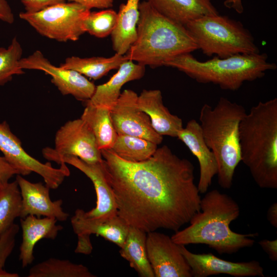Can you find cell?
I'll return each mask as SVG.
<instances>
[{
	"instance_id": "obj_1",
	"label": "cell",
	"mask_w": 277,
	"mask_h": 277,
	"mask_svg": "<svg viewBox=\"0 0 277 277\" xmlns=\"http://www.w3.org/2000/svg\"><path fill=\"white\" fill-rule=\"evenodd\" d=\"M101 152L117 215L129 226L147 233L160 228L175 232L200 211L194 166L167 145L139 162L124 160L111 149Z\"/></svg>"
},
{
	"instance_id": "obj_2",
	"label": "cell",
	"mask_w": 277,
	"mask_h": 277,
	"mask_svg": "<svg viewBox=\"0 0 277 277\" xmlns=\"http://www.w3.org/2000/svg\"><path fill=\"white\" fill-rule=\"evenodd\" d=\"M239 205L230 196L217 189L206 192L200 201V211L195 213L190 225L171 236L177 245L205 244L221 254H231L252 247L258 233L241 234L230 225L238 218Z\"/></svg>"
},
{
	"instance_id": "obj_3",
	"label": "cell",
	"mask_w": 277,
	"mask_h": 277,
	"mask_svg": "<svg viewBox=\"0 0 277 277\" xmlns=\"http://www.w3.org/2000/svg\"><path fill=\"white\" fill-rule=\"evenodd\" d=\"M241 161L261 188H277V98L260 102L239 126Z\"/></svg>"
},
{
	"instance_id": "obj_4",
	"label": "cell",
	"mask_w": 277,
	"mask_h": 277,
	"mask_svg": "<svg viewBox=\"0 0 277 277\" xmlns=\"http://www.w3.org/2000/svg\"><path fill=\"white\" fill-rule=\"evenodd\" d=\"M137 37L125 54L127 60L152 68L197 46L185 26L162 15L146 1L140 3Z\"/></svg>"
},
{
	"instance_id": "obj_5",
	"label": "cell",
	"mask_w": 277,
	"mask_h": 277,
	"mask_svg": "<svg viewBox=\"0 0 277 277\" xmlns=\"http://www.w3.org/2000/svg\"><path fill=\"white\" fill-rule=\"evenodd\" d=\"M246 114L242 105L225 97H221L213 108L205 104L200 110L199 123L204 140L215 157L218 183L224 189L232 186L241 161L239 126Z\"/></svg>"
},
{
	"instance_id": "obj_6",
	"label": "cell",
	"mask_w": 277,
	"mask_h": 277,
	"mask_svg": "<svg viewBox=\"0 0 277 277\" xmlns=\"http://www.w3.org/2000/svg\"><path fill=\"white\" fill-rule=\"evenodd\" d=\"M267 59L266 53H259L214 56L201 62L188 53L174 57L164 66L176 68L199 83H212L222 89L235 91L244 82L260 78L267 71L276 69V64Z\"/></svg>"
},
{
	"instance_id": "obj_7",
	"label": "cell",
	"mask_w": 277,
	"mask_h": 277,
	"mask_svg": "<svg viewBox=\"0 0 277 277\" xmlns=\"http://www.w3.org/2000/svg\"><path fill=\"white\" fill-rule=\"evenodd\" d=\"M198 49L206 55L225 58L260 53L250 31L239 21L219 14L204 16L185 25Z\"/></svg>"
},
{
	"instance_id": "obj_8",
	"label": "cell",
	"mask_w": 277,
	"mask_h": 277,
	"mask_svg": "<svg viewBox=\"0 0 277 277\" xmlns=\"http://www.w3.org/2000/svg\"><path fill=\"white\" fill-rule=\"evenodd\" d=\"M90 10L75 2H63L19 17L41 35L58 42L76 41L85 32L83 22Z\"/></svg>"
},
{
	"instance_id": "obj_9",
	"label": "cell",
	"mask_w": 277,
	"mask_h": 277,
	"mask_svg": "<svg viewBox=\"0 0 277 277\" xmlns=\"http://www.w3.org/2000/svg\"><path fill=\"white\" fill-rule=\"evenodd\" d=\"M42 153L46 160L60 165L62 159L67 156L77 157L88 163L103 161L93 132L81 117L61 126L55 133L54 147H45Z\"/></svg>"
},
{
	"instance_id": "obj_10",
	"label": "cell",
	"mask_w": 277,
	"mask_h": 277,
	"mask_svg": "<svg viewBox=\"0 0 277 277\" xmlns=\"http://www.w3.org/2000/svg\"><path fill=\"white\" fill-rule=\"evenodd\" d=\"M0 151L18 174L25 176L35 172L42 176L50 189H57L70 175L66 163L61 164L59 168H54L50 163H43L27 153L6 121L0 123Z\"/></svg>"
},
{
	"instance_id": "obj_11",
	"label": "cell",
	"mask_w": 277,
	"mask_h": 277,
	"mask_svg": "<svg viewBox=\"0 0 277 277\" xmlns=\"http://www.w3.org/2000/svg\"><path fill=\"white\" fill-rule=\"evenodd\" d=\"M137 97L136 93L130 89L121 93L110 109L113 127L117 134L141 137L159 145L163 137L154 130L149 116L138 108Z\"/></svg>"
},
{
	"instance_id": "obj_12",
	"label": "cell",
	"mask_w": 277,
	"mask_h": 277,
	"mask_svg": "<svg viewBox=\"0 0 277 277\" xmlns=\"http://www.w3.org/2000/svg\"><path fill=\"white\" fill-rule=\"evenodd\" d=\"M19 65L23 70H41L50 75L51 82L63 95H71L77 100L86 102L95 91L96 86L85 76L72 70L55 66L39 50L22 58Z\"/></svg>"
},
{
	"instance_id": "obj_13",
	"label": "cell",
	"mask_w": 277,
	"mask_h": 277,
	"mask_svg": "<svg viewBox=\"0 0 277 277\" xmlns=\"http://www.w3.org/2000/svg\"><path fill=\"white\" fill-rule=\"evenodd\" d=\"M73 230L78 236L76 253L90 254L92 250L90 241L91 234L100 235L121 248L126 239L129 225L119 215L107 219L86 217L84 210L77 209L71 218Z\"/></svg>"
},
{
	"instance_id": "obj_14",
	"label": "cell",
	"mask_w": 277,
	"mask_h": 277,
	"mask_svg": "<svg viewBox=\"0 0 277 277\" xmlns=\"http://www.w3.org/2000/svg\"><path fill=\"white\" fill-rule=\"evenodd\" d=\"M147 256L155 277H191V268L171 237L155 231L147 233Z\"/></svg>"
},
{
	"instance_id": "obj_15",
	"label": "cell",
	"mask_w": 277,
	"mask_h": 277,
	"mask_svg": "<svg viewBox=\"0 0 277 277\" xmlns=\"http://www.w3.org/2000/svg\"><path fill=\"white\" fill-rule=\"evenodd\" d=\"M179 246L191 268L192 276L207 277L219 274L235 277L264 276V269L257 261L233 262L219 258L211 253H192L185 245Z\"/></svg>"
},
{
	"instance_id": "obj_16",
	"label": "cell",
	"mask_w": 277,
	"mask_h": 277,
	"mask_svg": "<svg viewBox=\"0 0 277 277\" xmlns=\"http://www.w3.org/2000/svg\"><path fill=\"white\" fill-rule=\"evenodd\" d=\"M102 162L88 163L73 156H65L61 161V164H68L80 170L93 184L96 194V204L91 210L84 211L85 215L89 218L102 219L117 215L115 195L106 178Z\"/></svg>"
},
{
	"instance_id": "obj_17",
	"label": "cell",
	"mask_w": 277,
	"mask_h": 277,
	"mask_svg": "<svg viewBox=\"0 0 277 277\" xmlns=\"http://www.w3.org/2000/svg\"><path fill=\"white\" fill-rule=\"evenodd\" d=\"M18 184L22 197L21 218L31 215L38 217L54 218L57 221H66L69 217L64 211L63 201H52L49 195L50 188L42 183H32L20 174L15 180Z\"/></svg>"
},
{
	"instance_id": "obj_18",
	"label": "cell",
	"mask_w": 277,
	"mask_h": 277,
	"mask_svg": "<svg viewBox=\"0 0 277 277\" xmlns=\"http://www.w3.org/2000/svg\"><path fill=\"white\" fill-rule=\"evenodd\" d=\"M177 138L184 143L199 163L200 177L197 185L200 193H205L217 173L214 154L206 144L199 122L188 121L177 133Z\"/></svg>"
},
{
	"instance_id": "obj_19",
	"label": "cell",
	"mask_w": 277,
	"mask_h": 277,
	"mask_svg": "<svg viewBox=\"0 0 277 277\" xmlns=\"http://www.w3.org/2000/svg\"><path fill=\"white\" fill-rule=\"evenodd\" d=\"M137 106L149 116L154 130L163 136L176 137L183 128L182 120L171 113L164 105L159 89L143 90L138 95Z\"/></svg>"
},
{
	"instance_id": "obj_20",
	"label": "cell",
	"mask_w": 277,
	"mask_h": 277,
	"mask_svg": "<svg viewBox=\"0 0 277 277\" xmlns=\"http://www.w3.org/2000/svg\"><path fill=\"white\" fill-rule=\"evenodd\" d=\"M57 222L54 218H41L31 215L21 218L22 241L19 248V260L23 268L33 262L34 259L33 250L38 241L43 239H56L58 232L63 229Z\"/></svg>"
},
{
	"instance_id": "obj_21",
	"label": "cell",
	"mask_w": 277,
	"mask_h": 277,
	"mask_svg": "<svg viewBox=\"0 0 277 277\" xmlns=\"http://www.w3.org/2000/svg\"><path fill=\"white\" fill-rule=\"evenodd\" d=\"M145 72V66L127 60L122 63L116 73L106 83L96 86L92 97L86 103L105 106L109 109L116 103L126 83L141 78Z\"/></svg>"
},
{
	"instance_id": "obj_22",
	"label": "cell",
	"mask_w": 277,
	"mask_h": 277,
	"mask_svg": "<svg viewBox=\"0 0 277 277\" xmlns=\"http://www.w3.org/2000/svg\"><path fill=\"white\" fill-rule=\"evenodd\" d=\"M156 11L185 26L199 17L219 14L211 0H146Z\"/></svg>"
},
{
	"instance_id": "obj_23",
	"label": "cell",
	"mask_w": 277,
	"mask_h": 277,
	"mask_svg": "<svg viewBox=\"0 0 277 277\" xmlns=\"http://www.w3.org/2000/svg\"><path fill=\"white\" fill-rule=\"evenodd\" d=\"M139 4L140 0H127L120 6L116 25L111 34L115 53L125 55L136 39Z\"/></svg>"
},
{
	"instance_id": "obj_24",
	"label": "cell",
	"mask_w": 277,
	"mask_h": 277,
	"mask_svg": "<svg viewBox=\"0 0 277 277\" xmlns=\"http://www.w3.org/2000/svg\"><path fill=\"white\" fill-rule=\"evenodd\" d=\"M81 118L93 132L98 149H111L118 134L111 121L110 109L86 103Z\"/></svg>"
},
{
	"instance_id": "obj_25",
	"label": "cell",
	"mask_w": 277,
	"mask_h": 277,
	"mask_svg": "<svg viewBox=\"0 0 277 277\" xmlns=\"http://www.w3.org/2000/svg\"><path fill=\"white\" fill-rule=\"evenodd\" d=\"M147 232L133 226H129L123 246L121 248V256L128 261L142 277H154L148 259L146 241Z\"/></svg>"
},
{
	"instance_id": "obj_26",
	"label": "cell",
	"mask_w": 277,
	"mask_h": 277,
	"mask_svg": "<svg viewBox=\"0 0 277 277\" xmlns=\"http://www.w3.org/2000/svg\"><path fill=\"white\" fill-rule=\"evenodd\" d=\"M126 61L125 55L117 53L110 57L81 58L72 56L66 58L60 67L75 71L85 76L96 80L102 78L110 70L118 69Z\"/></svg>"
},
{
	"instance_id": "obj_27",
	"label": "cell",
	"mask_w": 277,
	"mask_h": 277,
	"mask_svg": "<svg viewBox=\"0 0 277 277\" xmlns=\"http://www.w3.org/2000/svg\"><path fill=\"white\" fill-rule=\"evenodd\" d=\"M88 268L68 260L49 258L32 266L28 277H94Z\"/></svg>"
},
{
	"instance_id": "obj_28",
	"label": "cell",
	"mask_w": 277,
	"mask_h": 277,
	"mask_svg": "<svg viewBox=\"0 0 277 277\" xmlns=\"http://www.w3.org/2000/svg\"><path fill=\"white\" fill-rule=\"evenodd\" d=\"M157 146L145 138L118 134L111 150L124 160L139 162L150 157L156 150Z\"/></svg>"
},
{
	"instance_id": "obj_29",
	"label": "cell",
	"mask_w": 277,
	"mask_h": 277,
	"mask_svg": "<svg viewBox=\"0 0 277 277\" xmlns=\"http://www.w3.org/2000/svg\"><path fill=\"white\" fill-rule=\"evenodd\" d=\"M22 197L16 181L8 182L0 188V236L20 217Z\"/></svg>"
},
{
	"instance_id": "obj_30",
	"label": "cell",
	"mask_w": 277,
	"mask_h": 277,
	"mask_svg": "<svg viewBox=\"0 0 277 277\" xmlns=\"http://www.w3.org/2000/svg\"><path fill=\"white\" fill-rule=\"evenodd\" d=\"M23 49L16 37L7 48L0 47V86L11 81L14 75L24 73L19 65Z\"/></svg>"
},
{
	"instance_id": "obj_31",
	"label": "cell",
	"mask_w": 277,
	"mask_h": 277,
	"mask_svg": "<svg viewBox=\"0 0 277 277\" xmlns=\"http://www.w3.org/2000/svg\"><path fill=\"white\" fill-rule=\"evenodd\" d=\"M117 16L112 9L90 11L84 20V30L98 38L107 37L111 35L115 26Z\"/></svg>"
},
{
	"instance_id": "obj_32",
	"label": "cell",
	"mask_w": 277,
	"mask_h": 277,
	"mask_svg": "<svg viewBox=\"0 0 277 277\" xmlns=\"http://www.w3.org/2000/svg\"><path fill=\"white\" fill-rule=\"evenodd\" d=\"M19 226L14 223L0 236V268H3L14 248Z\"/></svg>"
},
{
	"instance_id": "obj_33",
	"label": "cell",
	"mask_w": 277,
	"mask_h": 277,
	"mask_svg": "<svg viewBox=\"0 0 277 277\" xmlns=\"http://www.w3.org/2000/svg\"><path fill=\"white\" fill-rule=\"evenodd\" d=\"M26 12L34 13L43 9L60 3L66 2V0H21Z\"/></svg>"
},
{
	"instance_id": "obj_34",
	"label": "cell",
	"mask_w": 277,
	"mask_h": 277,
	"mask_svg": "<svg viewBox=\"0 0 277 277\" xmlns=\"http://www.w3.org/2000/svg\"><path fill=\"white\" fill-rule=\"evenodd\" d=\"M17 174H18L17 170L4 156H0V185H3L9 182L12 177Z\"/></svg>"
},
{
	"instance_id": "obj_35",
	"label": "cell",
	"mask_w": 277,
	"mask_h": 277,
	"mask_svg": "<svg viewBox=\"0 0 277 277\" xmlns=\"http://www.w3.org/2000/svg\"><path fill=\"white\" fill-rule=\"evenodd\" d=\"M115 0H66V1L77 3L87 8L107 9L113 6Z\"/></svg>"
},
{
	"instance_id": "obj_36",
	"label": "cell",
	"mask_w": 277,
	"mask_h": 277,
	"mask_svg": "<svg viewBox=\"0 0 277 277\" xmlns=\"http://www.w3.org/2000/svg\"><path fill=\"white\" fill-rule=\"evenodd\" d=\"M259 245L263 250L268 255L269 258L272 261L277 260V240H262L259 242Z\"/></svg>"
},
{
	"instance_id": "obj_37",
	"label": "cell",
	"mask_w": 277,
	"mask_h": 277,
	"mask_svg": "<svg viewBox=\"0 0 277 277\" xmlns=\"http://www.w3.org/2000/svg\"><path fill=\"white\" fill-rule=\"evenodd\" d=\"M0 21L9 24L14 22V14L7 0H0Z\"/></svg>"
},
{
	"instance_id": "obj_38",
	"label": "cell",
	"mask_w": 277,
	"mask_h": 277,
	"mask_svg": "<svg viewBox=\"0 0 277 277\" xmlns=\"http://www.w3.org/2000/svg\"><path fill=\"white\" fill-rule=\"evenodd\" d=\"M267 219L270 224L277 228V203H273L269 207L267 212Z\"/></svg>"
},
{
	"instance_id": "obj_39",
	"label": "cell",
	"mask_w": 277,
	"mask_h": 277,
	"mask_svg": "<svg viewBox=\"0 0 277 277\" xmlns=\"http://www.w3.org/2000/svg\"><path fill=\"white\" fill-rule=\"evenodd\" d=\"M19 275L16 273L8 272L3 269V268H0V277H19Z\"/></svg>"
},
{
	"instance_id": "obj_40",
	"label": "cell",
	"mask_w": 277,
	"mask_h": 277,
	"mask_svg": "<svg viewBox=\"0 0 277 277\" xmlns=\"http://www.w3.org/2000/svg\"><path fill=\"white\" fill-rule=\"evenodd\" d=\"M2 185H0V188H1V187H2Z\"/></svg>"
}]
</instances>
